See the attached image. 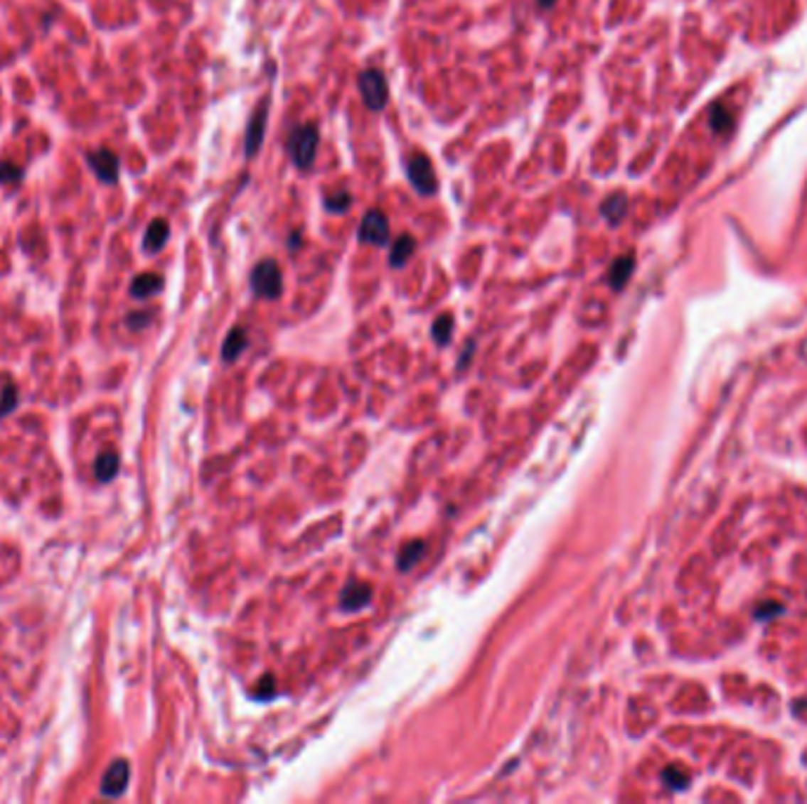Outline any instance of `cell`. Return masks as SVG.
Segmentation results:
<instances>
[{"instance_id":"7","label":"cell","mask_w":807,"mask_h":804,"mask_svg":"<svg viewBox=\"0 0 807 804\" xmlns=\"http://www.w3.org/2000/svg\"><path fill=\"white\" fill-rule=\"evenodd\" d=\"M128 781H130L128 762H125V759H116V762L105 771V776H102L100 791H102V795H107V798H118V795L125 793Z\"/></svg>"},{"instance_id":"3","label":"cell","mask_w":807,"mask_h":804,"mask_svg":"<svg viewBox=\"0 0 807 804\" xmlns=\"http://www.w3.org/2000/svg\"><path fill=\"white\" fill-rule=\"evenodd\" d=\"M359 92L368 112H383L390 102V85L380 69H366L359 73Z\"/></svg>"},{"instance_id":"13","label":"cell","mask_w":807,"mask_h":804,"mask_svg":"<svg viewBox=\"0 0 807 804\" xmlns=\"http://www.w3.org/2000/svg\"><path fill=\"white\" fill-rule=\"evenodd\" d=\"M635 269V257L633 255H624L619 257V260L611 262L609 267V286L614 290H624V286L628 283V278H631Z\"/></svg>"},{"instance_id":"28","label":"cell","mask_w":807,"mask_h":804,"mask_svg":"<svg viewBox=\"0 0 807 804\" xmlns=\"http://www.w3.org/2000/svg\"><path fill=\"white\" fill-rule=\"evenodd\" d=\"M555 3H557V0H536V5L540 7V10H552Z\"/></svg>"},{"instance_id":"21","label":"cell","mask_w":807,"mask_h":804,"mask_svg":"<svg viewBox=\"0 0 807 804\" xmlns=\"http://www.w3.org/2000/svg\"><path fill=\"white\" fill-rule=\"evenodd\" d=\"M14 406H17V387H14L12 382H7L5 389L0 392V418L7 415Z\"/></svg>"},{"instance_id":"5","label":"cell","mask_w":807,"mask_h":804,"mask_svg":"<svg viewBox=\"0 0 807 804\" xmlns=\"http://www.w3.org/2000/svg\"><path fill=\"white\" fill-rule=\"evenodd\" d=\"M269 109H272V99L262 97L253 109V114H250V121L246 125V139H243V153H246V158H255L262 149L264 132H267V123H269Z\"/></svg>"},{"instance_id":"25","label":"cell","mask_w":807,"mask_h":804,"mask_svg":"<svg viewBox=\"0 0 807 804\" xmlns=\"http://www.w3.org/2000/svg\"><path fill=\"white\" fill-rule=\"evenodd\" d=\"M255 696L257 698H272L274 696V680H272V675L262 677L260 684H257V689H255Z\"/></svg>"},{"instance_id":"15","label":"cell","mask_w":807,"mask_h":804,"mask_svg":"<svg viewBox=\"0 0 807 804\" xmlns=\"http://www.w3.org/2000/svg\"><path fill=\"white\" fill-rule=\"evenodd\" d=\"M246 347H248L246 330L236 326V328L229 330L227 340H225V344H222V359H225V361H236V359L241 357V352L246 349Z\"/></svg>"},{"instance_id":"23","label":"cell","mask_w":807,"mask_h":804,"mask_svg":"<svg viewBox=\"0 0 807 804\" xmlns=\"http://www.w3.org/2000/svg\"><path fill=\"white\" fill-rule=\"evenodd\" d=\"M729 114L725 112L722 109V104H717L715 109H713V118H710V125H713V130L715 132H722V130H727L729 128Z\"/></svg>"},{"instance_id":"26","label":"cell","mask_w":807,"mask_h":804,"mask_svg":"<svg viewBox=\"0 0 807 804\" xmlns=\"http://www.w3.org/2000/svg\"><path fill=\"white\" fill-rule=\"evenodd\" d=\"M125 323H128L132 330H139V328H144L146 323H149V314H146V312H132Z\"/></svg>"},{"instance_id":"12","label":"cell","mask_w":807,"mask_h":804,"mask_svg":"<svg viewBox=\"0 0 807 804\" xmlns=\"http://www.w3.org/2000/svg\"><path fill=\"white\" fill-rule=\"evenodd\" d=\"M626 210H628V196L626 194H611L606 196L602 205H599V212H602V217L609 222L611 227H616L621 219L626 217Z\"/></svg>"},{"instance_id":"24","label":"cell","mask_w":807,"mask_h":804,"mask_svg":"<svg viewBox=\"0 0 807 804\" xmlns=\"http://www.w3.org/2000/svg\"><path fill=\"white\" fill-rule=\"evenodd\" d=\"M774 614H784V607H781V604L767 602V604H762V607L755 609L753 616L758 618V621H767V618H774Z\"/></svg>"},{"instance_id":"4","label":"cell","mask_w":807,"mask_h":804,"mask_svg":"<svg viewBox=\"0 0 807 804\" xmlns=\"http://www.w3.org/2000/svg\"><path fill=\"white\" fill-rule=\"evenodd\" d=\"M404 168H406V177H409L411 187L418 191V194L423 196H434L437 189H439V180H437L434 175V168H432V161L425 156V153H411V156H406L404 161Z\"/></svg>"},{"instance_id":"20","label":"cell","mask_w":807,"mask_h":804,"mask_svg":"<svg viewBox=\"0 0 807 804\" xmlns=\"http://www.w3.org/2000/svg\"><path fill=\"white\" fill-rule=\"evenodd\" d=\"M321 203H324L326 212H336L338 215V212H345L352 205V196L347 194V191H336V194L326 196Z\"/></svg>"},{"instance_id":"18","label":"cell","mask_w":807,"mask_h":804,"mask_svg":"<svg viewBox=\"0 0 807 804\" xmlns=\"http://www.w3.org/2000/svg\"><path fill=\"white\" fill-rule=\"evenodd\" d=\"M451 335H454V316L451 314H442L437 316L432 323V337L437 344H449Z\"/></svg>"},{"instance_id":"16","label":"cell","mask_w":807,"mask_h":804,"mask_svg":"<svg viewBox=\"0 0 807 804\" xmlns=\"http://www.w3.org/2000/svg\"><path fill=\"white\" fill-rule=\"evenodd\" d=\"M118 465H121V458H118L116 451H105L95 462V477H97V482H111L116 474H118Z\"/></svg>"},{"instance_id":"17","label":"cell","mask_w":807,"mask_h":804,"mask_svg":"<svg viewBox=\"0 0 807 804\" xmlns=\"http://www.w3.org/2000/svg\"><path fill=\"white\" fill-rule=\"evenodd\" d=\"M425 555V543H420V540H413V543H409V545H404L402 548V552H399V562H397V566L402 571H409V569H413V566L418 564V559Z\"/></svg>"},{"instance_id":"10","label":"cell","mask_w":807,"mask_h":804,"mask_svg":"<svg viewBox=\"0 0 807 804\" xmlns=\"http://www.w3.org/2000/svg\"><path fill=\"white\" fill-rule=\"evenodd\" d=\"M168 236H170V227L163 217H156L151 219L149 227H146L144 232V250L146 253H159V250L168 243Z\"/></svg>"},{"instance_id":"2","label":"cell","mask_w":807,"mask_h":804,"mask_svg":"<svg viewBox=\"0 0 807 804\" xmlns=\"http://www.w3.org/2000/svg\"><path fill=\"white\" fill-rule=\"evenodd\" d=\"M250 288L257 298L277 300L284 293V274L274 260H260L250 271Z\"/></svg>"},{"instance_id":"1","label":"cell","mask_w":807,"mask_h":804,"mask_svg":"<svg viewBox=\"0 0 807 804\" xmlns=\"http://www.w3.org/2000/svg\"><path fill=\"white\" fill-rule=\"evenodd\" d=\"M319 125L316 123H302L288 132L286 137V153L291 163L298 170H309L316 161V151H319Z\"/></svg>"},{"instance_id":"19","label":"cell","mask_w":807,"mask_h":804,"mask_svg":"<svg viewBox=\"0 0 807 804\" xmlns=\"http://www.w3.org/2000/svg\"><path fill=\"white\" fill-rule=\"evenodd\" d=\"M661 781L663 786L673 788V791H687V786H690V776H687L680 766H668V769L661 773Z\"/></svg>"},{"instance_id":"9","label":"cell","mask_w":807,"mask_h":804,"mask_svg":"<svg viewBox=\"0 0 807 804\" xmlns=\"http://www.w3.org/2000/svg\"><path fill=\"white\" fill-rule=\"evenodd\" d=\"M371 594H373V587L366 585V582H350V585L343 590V594H340V609L350 611V614L361 611L371 602Z\"/></svg>"},{"instance_id":"27","label":"cell","mask_w":807,"mask_h":804,"mask_svg":"<svg viewBox=\"0 0 807 804\" xmlns=\"http://www.w3.org/2000/svg\"><path fill=\"white\" fill-rule=\"evenodd\" d=\"M300 243H302V234H300V232H293L291 236H288V248L298 250V248H300Z\"/></svg>"},{"instance_id":"14","label":"cell","mask_w":807,"mask_h":804,"mask_svg":"<svg viewBox=\"0 0 807 804\" xmlns=\"http://www.w3.org/2000/svg\"><path fill=\"white\" fill-rule=\"evenodd\" d=\"M161 288H163V278L159 274H151V271H146V274H139L135 281H132L130 293H132V298L146 300V298H151V295H156Z\"/></svg>"},{"instance_id":"8","label":"cell","mask_w":807,"mask_h":804,"mask_svg":"<svg viewBox=\"0 0 807 804\" xmlns=\"http://www.w3.org/2000/svg\"><path fill=\"white\" fill-rule=\"evenodd\" d=\"M87 163L92 165L95 175H97L102 182L114 184L118 180V168H121V163H118V156L111 149L92 151L90 156H87Z\"/></svg>"},{"instance_id":"11","label":"cell","mask_w":807,"mask_h":804,"mask_svg":"<svg viewBox=\"0 0 807 804\" xmlns=\"http://www.w3.org/2000/svg\"><path fill=\"white\" fill-rule=\"evenodd\" d=\"M413 253H416V239H413L411 234H402L390 248V267L392 269L404 267L413 257Z\"/></svg>"},{"instance_id":"6","label":"cell","mask_w":807,"mask_h":804,"mask_svg":"<svg viewBox=\"0 0 807 804\" xmlns=\"http://www.w3.org/2000/svg\"><path fill=\"white\" fill-rule=\"evenodd\" d=\"M357 239L361 243H368V246H378V248H385L390 241V219L385 215L383 210H368L364 217H361L359 222V232H357Z\"/></svg>"},{"instance_id":"22","label":"cell","mask_w":807,"mask_h":804,"mask_svg":"<svg viewBox=\"0 0 807 804\" xmlns=\"http://www.w3.org/2000/svg\"><path fill=\"white\" fill-rule=\"evenodd\" d=\"M17 182H21V168L10 163V161L0 163V184H17Z\"/></svg>"}]
</instances>
